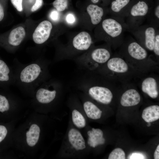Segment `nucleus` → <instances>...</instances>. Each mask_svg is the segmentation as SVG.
Masks as SVG:
<instances>
[{
  "label": "nucleus",
  "instance_id": "f257e3e1",
  "mask_svg": "<svg viewBox=\"0 0 159 159\" xmlns=\"http://www.w3.org/2000/svg\"><path fill=\"white\" fill-rule=\"evenodd\" d=\"M119 54L140 72L146 73L157 67L158 63L149 56L147 50L131 37L124 39Z\"/></svg>",
  "mask_w": 159,
  "mask_h": 159
},
{
  "label": "nucleus",
  "instance_id": "f03ea898",
  "mask_svg": "<svg viewBox=\"0 0 159 159\" xmlns=\"http://www.w3.org/2000/svg\"><path fill=\"white\" fill-rule=\"evenodd\" d=\"M49 63L36 62L19 67L14 71L15 84L22 89L36 90L49 80Z\"/></svg>",
  "mask_w": 159,
  "mask_h": 159
},
{
  "label": "nucleus",
  "instance_id": "7ed1b4c3",
  "mask_svg": "<svg viewBox=\"0 0 159 159\" xmlns=\"http://www.w3.org/2000/svg\"><path fill=\"white\" fill-rule=\"evenodd\" d=\"M92 72L110 80L124 83L145 74L133 67L119 54L112 55L106 63Z\"/></svg>",
  "mask_w": 159,
  "mask_h": 159
},
{
  "label": "nucleus",
  "instance_id": "20e7f679",
  "mask_svg": "<svg viewBox=\"0 0 159 159\" xmlns=\"http://www.w3.org/2000/svg\"><path fill=\"white\" fill-rule=\"evenodd\" d=\"M90 76L81 80L78 87L87 91L89 95L97 102L104 105L111 103L113 98L111 88L115 86L114 81L92 72Z\"/></svg>",
  "mask_w": 159,
  "mask_h": 159
},
{
  "label": "nucleus",
  "instance_id": "39448f33",
  "mask_svg": "<svg viewBox=\"0 0 159 159\" xmlns=\"http://www.w3.org/2000/svg\"><path fill=\"white\" fill-rule=\"evenodd\" d=\"M97 37L106 41L114 49L120 47L124 39V33L127 26L124 19L111 16L100 23Z\"/></svg>",
  "mask_w": 159,
  "mask_h": 159
},
{
  "label": "nucleus",
  "instance_id": "423d86ee",
  "mask_svg": "<svg viewBox=\"0 0 159 159\" xmlns=\"http://www.w3.org/2000/svg\"><path fill=\"white\" fill-rule=\"evenodd\" d=\"M111 46L93 48L87 54L77 58L76 63L82 69L93 72L106 63L112 56Z\"/></svg>",
  "mask_w": 159,
  "mask_h": 159
},
{
  "label": "nucleus",
  "instance_id": "0eeeda50",
  "mask_svg": "<svg viewBox=\"0 0 159 159\" xmlns=\"http://www.w3.org/2000/svg\"><path fill=\"white\" fill-rule=\"evenodd\" d=\"M153 6L145 0H137L124 19L127 26V31L142 25Z\"/></svg>",
  "mask_w": 159,
  "mask_h": 159
},
{
  "label": "nucleus",
  "instance_id": "6e6552de",
  "mask_svg": "<svg viewBox=\"0 0 159 159\" xmlns=\"http://www.w3.org/2000/svg\"><path fill=\"white\" fill-rule=\"evenodd\" d=\"M157 29L149 24L141 25L128 29L136 41L147 50L153 51L154 44Z\"/></svg>",
  "mask_w": 159,
  "mask_h": 159
},
{
  "label": "nucleus",
  "instance_id": "1a4fd4ad",
  "mask_svg": "<svg viewBox=\"0 0 159 159\" xmlns=\"http://www.w3.org/2000/svg\"><path fill=\"white\" fill-rule=\"evenodd\" d=\"M62 87L61 83L53 80L44 82L35 90L37 101L42 104L51 103L55 98L57 91Z\"/></svg>",
  "mask_w": 159,
  "mask_h": 159
},
{
  "label": "nucleus",
  "instance_id": "9d476101",
  "mask_svg": "<svg viewBox=\"0 0 159 159\" xmlns=\"http://www.w3.org/2000/svg\"><path fill=\"white\" fill-rule=\"evenodd\" d=\"M137 0H111L109 12L111 16L125 19L130 9Z\"/></svg>",
  "mask_w": 159,
  "mask_h": 159
},
{
  "label": "nucleus",
  "instance_id": "9b49d317",
  "mask_svg": "<svg viewBox=\"0 0 159 159\" xmlns=\"http://www.w3.org/2000/svg\"><path fill=\"white\" fill-rule=\"evenodd\" d=\"M127 85L128 88L122 94L120 99V104L124 107L136 105L141 101L140 95L134 85L130 84Z\"/></svg>",
  "mask_w": 159,
  "mask_h": 159
},
{
  "label": "nucleus",
  "instance_id": "f8f14e48",
  "mask_svg": "<svg viewBox=\"0 0 159 159\" xmlns=\"http://www.w3.org/2000/svg\"><path fill=\"white\" fill-rule=\"evenodd\" d=\"M52 26L51 23L47 20L41 22L36 28L33 34L34 42L37 44L44 43L48 39Z\"/></svg>",
  "mask_w": 159,
  "mask_h": 159
},
{
  "label": "nucleus",
  "instance_id": "ddd939ff",
  "mask_svg": "<svg viewBox=\"0 0 159 159\" xmlns=\"http://www.w3.org/2000/svg\"><path fill=\"white\" fill-rule=\"evenodd\" d=\"M140 87L142 91L152 99H156L159 94L158 79L154 76H149L142 80Z\"/></svg>",
  "mask_w": 159,
  "mask_h": 159
},
{
  "label": "nucleus",
  "instance_id": "4468645a",
  "mask_svg": "<svg viewBox=\"0 0 159 159\" xmlns=\"http://www.w3.org/2000/svg\"><path fill=\"white\" fill-rule=\"evenodd\" d=\"M92 43V38L90 34L86 32H82L73 38L72 46L74 49L79 51L89 49Z\"/></svg>",
  "mask_w": 159,
  "mask_h": 159
},
{
  "label": "nucleus",
  "instance_id": "2eb2a0df",
  "mask_svg": "<svg viewBox=\"0 0 159 159\" xmlns=\"http://www.w3.org/2000/svg\"><path fill=\"white\" fill-rule=\"evenodd\" d=\"M87 11L90 16L91 23L93 25L100 24L106 13L102 7L94 4L89 5Z\"/></svg>",
  "mask_w": 159,
  "mask_h": 159
},
{
  "label": "nucleus",
  "instance_id": "dca6fc26",
  "mask_svg": "<svg viewBox=\"0 0 159 159\" xmlns=\"http://www.w3.org/2000/svg\"><path fill=\"white\" fill-rule=\"evenodd\" d=\"M40 129L36 124L31 125L26 133V141L27 145L30 147L35 146L39 140Z\"/></svg>",
  "mask_w": 159,
  "mask_h": 159
},
{
  "label": "nucleus",
  "instance_id": "f3484780",
  "mask_svg": "<svg viewBox=\"0 0 159 159\" xmlns=\"http://www.w3.org/2000/svg\"><path fill=\"white\" fill-rule=\"evenodd\" d=\"M26 32L24 28L19 26L12 30L8 38V43L13 46L19 45L25 37Z\"/></svg>",
  "mask_w": 159,
  "mask_h": 159
},
{
  "label": "nucleus",
  "instance_id": "a211bd4d",
  "mask_svg": "<svg viewBox=\"0 0 159 159\" xmlns=\"http://www.w3.org/2000/svg\"><path fill=\"white\" fill-rule=\"evenodd\" d=\"M142 117L147 122H151L159 119V106L152 105L147 107L143 110Z\"/></svg>",
  "mask_w": 159,
  "mask_h": 159
},
{
  "label": "nucleus",
  "instance_id": "6ab92c4d",
  "mask_svg": "<svg viewBox=\"0 0 159 159\" xmlns=\"http://www.w3.org/2000/svg\"><path fill=\"white\" fill-rule=\"evenodd\" d=\"M83 106L88 117L94 120L98 119L101 117L102 111L92 102L87 101L84 102Z\"/></svg>",
  "mask_w": 159,
  "mask_h": 159
},
{
  "label": "nucleus",
  "instance_id": "aec40b11",
  "mask_svg": "<svg viewBox=\"0 0 159 159\" xmlns=\"http://www.w3.org/2000/svg\"><path fill=\"white\" fill-rule=\"evenodd\" d=\"M11 81L15 84L14 72L11 73L9 68L3 60L0 59V81L8 82Z\"/></svg>",
  "mask_w": 159,
  "mask_h": 159
},
{
  "label": "nucleus",
  "instance_id": "412c9836",
  "mask_svg": "<svg viewBox=\"0 0 159 159\" xmlns=\"http://www.w3.org/2000/svg\"><path fill=\"white\" fill-rule=\"evenodd\" d=\"M149 24L154 27L159 29V4L158 0L154 7H152L147 17Z\"/></svg>",
  "mask_w": 159,
  "mask_h": 159
},
{
  "label": "nucleus",
  "instance_id": "4be33fe9",
  "mask_svg": "<svg viewBox=\"0 0 159 159\" xmlns=\"http://www.w3.org/2000/svg\"><path fill=\"white\" fill-rule=\"evenodd\" d=\"M72 120L74 124L78 128H83L86 125L85 118L76 109L72 113Z\"/></svg>",
  "mask_w": 159,
  "mask_h": 159
},
{
  "label": "nucleus",
  "instance_id": "5701e85b",
  "mask_svg": "<svg viewBox=\"0 0 159 159\" xmlns=\"http://www.w3.org/2000/svg\"><path fill=\"white\" fill-rule=\"evenodd\" d=\"M108 159H125V154L122 149L117 148L113 150L110 153Z\"/></svg>",
  "mask_w": 159,
  "mask_h": 159
},
{
  "label": "nucleus",
  "instance_id": "b1692460",
  "mask_svg": "<svg viewBox=\"0 0 159 159\" xmlns=\"http://www.w3.org/2000/svg\"><path fill=\"white\" fill-rule=\"evenodd\" d=\"M68 0H55L53 5L58 11H64L67 6Z\"/></svg>",
  "mask_w": 159,
  "mask_h": 159
},
{
  "label": "nucleus",
  "instance_id": "393cba45",
  "mask_svg": "<svg viewBox=\"0 0 159 159\" xmlns=\"http://www.w3.org/2000/svg\"><path fill=\"white\" fill-rule=\"evenodd\" d=\"M10 104L8 100L3 95H0V112H2L8 110Z\"/></svg>",
  "mask_w": 159,
  "mask_h": 159
},
{
  "label": "nucleus",
  "instance_id": "a878e982",
  "mask_svg": "<svg viewBox=\"0 0 159 159\" xmlns=\"http://www.w3.org/2000/svg\"><path fill=\"white\" fill-rule=\"evenodd\" d=\"M153 52L155 57L157 60L159 57V29L157 31L155 37L154 46Z\"/></svg>",
  "mask_w": 159,
  "mask_h": 159
},
{
  "label": "nucleus",
  "instance_id": "bb28decb",
  "mask_svg": "<svg viewBox=\"0 0 159 159\" xmlns=\"http://www.w3.org/2000/svg\"><path fill=\"white\" fill-rule=\"evenodd\" d=\"M14 6L19 11H21L23 10L22 7V0H11Z\"/></svg>",
  "mask_w": 159,
  "mask_h": 159
},
{
  "label": "nucleus",
  "instance_id": "cd10ccee",
  "mask_svg": "<svg viewBox=\"0 0 159 159\" xmlns=\"http://www.w3.org/2000/svg\"><path fill=\"white\" fill-rule=\"evenodd\" d=\"M7 133L6 127L4 125H0V143L6 137Z\"/></svg>",
  "mask_w": 159,
  "mask_h": 159
},
{
  "label": "nucleus",
  "instance_id": "c85d7f7f",
  "mask_svg": "<svg viewBox=\"0 0 159 159\" xmlns=\"http://www.w3.org/2000/svg\"><path fill=\"white\" fill-rule=\"evenodd\" d=\"M50 17L52 20L54 21H58L59 18L58 11L55 10H52L50 13Z\"/></svg>",
  "mask_w": 159,
  "mask_h": 159
},
{
  "label": "nucleus",
  "instance_id": "c756f323",
  "mask_svg": "<svg viewBox=\"0 0 159 159\" xmlns=\"http://www.w3.org/2000/svg\"><path fill=\"white\" fill-rule=\"evenodd\" d=\"M43 0H36L35 4L31 9L32 12L35 11L39 9L42 5Z\"/></svg>",
  "mask_w": 159,
  "mask_h": 159
},
{
  "label": "nucleus",
  "instance_id": "7c9ffc66",
  "mask_svg": "<svg viewBox=\"0 0 159 159\" xmlns=\"http://www.w3.org/2000/svg\"><path fill=\"white\" fill-rule=\"evenodd\" d=\"M66 20L68 23L72 24L75 22V18L74 15L70 13L67 15Z\"/></svg>",
  "mask_w": 159,
  "mask_h": 159
},
{
  "label": "nucleus",
  "instance_id": "2f4dec72",
  "mask_svg": "<svg viewBox=\"0 0 159 159\" xmlns=\"http://www.w3.org/2000/svg\"><path fill=\"white\" fill-rule=\"evenodd\" d=\"M130 159H143L144 156L141 154L135 153H132L130 157Z\"/></svg>",
  "mask_w": 159,
  "mask_h": 159
},
{
  "label": "nucleus",
  "instance_id": "473e14b6",
  "mask_svg": "<svg viewBox=\"0 0 159 159\" xmlns=\"http://www.w3.org/2000/svg\"><path fill=\"white\" fill-rule=\"evenodd\" d=\"M4 13L3 7L0 3V21H1L4 18Z\"/></svg>",
  "mask_w": 159,
  "mask_h": 159
},
{
  "label": "nucleus",
  "instance_id": "72a5a7b5",
  "mask_svg": "<svg viewBox=\"0 0 159 159\" xmlns=\"http://www.w3.org/2000/svg\"><path fill=\"white\" fill-rule=\"evenodd\" d=\"M154 158L155 159H159V145L158 144L155 151L154 154Z\"/></svg>",
  "mask_w": 159,
  "mask_h": 159
},
{
  "label": "nucleus",
  "instance_id": "f704fd0d",
  "mask_svg": "<svg viewBox=\"0 0 159 159\" xmlns=\"http://www.w3.org/2000/svg\"><path fill=\"white\" fill-rule=\"evenodd\" d=\"M106 1L110 4L111 0H105ZM92 2L94 4H97L98 3L100 0H91Z\"/></svg>",
  "mask_w": 159,
  "mask_h": 159
},
{
  "label": "nucleus",
  "instance_id": "c9c22d12",
  "mask_svg": "<svg viewBox=\"0 0 159 159\" xmlns=\"http://www.w3.org/2000/svg\"><path fill=\"white\" fill-rule=\"evenodd\" d=\"M151 4H153V0H145Z\"/></svg>",
  "mask_w": 159,
  "mask_h": 159
},
{
  "label": "nucleus",
  "instance_id": "e433bc0d",
  "mask_svg": "<svg viewBox=\"0 0 159 159\" xmlns=\"http://www.w3.org/2000/svg\"><path fill=\"white\" fill-rule=\"evenodd\" d=\"M92 130L93 131L94 134L96 133V130L94 128H92Z\"/></svg>",
  "mask_w": 159,
  "mask_h": 159
}]
</instances>
